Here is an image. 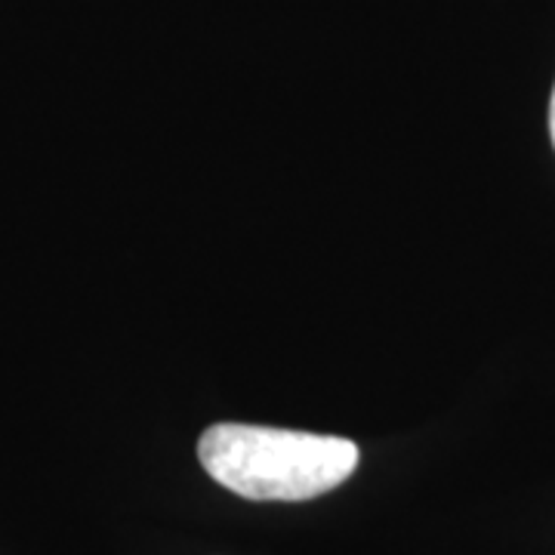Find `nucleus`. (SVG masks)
Returning a JSON list of instances; mask_svg holds the SVG:
<instances>
[{
    "instance_id": "f257e3e1",
    "label": "nucleus",
    "mask_w": 555,
    "mask_h": 555,
    "mask_svg": "<svg viewBox=\"0 0 555 555\" xmlns=\"http://www.w3.org/2000/svg\"><path fill=\"white\" fill-rule=\"evenodd\" d=\"M207 476L247 500L299 503L327 494L356 473L349 438L294 433L250 423H217L198 441Z\"/></svg>"
},
{
    "instance_id": "f03ea898",
    "label": "nucleus",
    "mask_w": 555,
    "mask_h": 555,
    "mask_svg": "<svg viewBox=\"0 0 555 555\" xmlns=\"http://www.w3.org/2000/svg\"><path fill=\"white\" fill-rule=\"evenodd\" d=\"M550 130H553V142H555V90H553V102H550Z\"/></svg>"
}]
</instances>
